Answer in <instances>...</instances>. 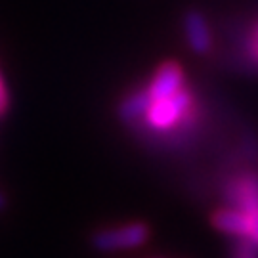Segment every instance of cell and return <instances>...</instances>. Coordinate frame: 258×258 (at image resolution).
Returning <instances> with one entry per match:
<instances>
[{
  "label": "cell",
  "mask_w": 258,
  "mask_h": 258,
  "mask_svg": "<svg viewBox=\"0 0 258 258\" xmlns=\"http://www.w3.org/2000/svg\"><path fill=\"white\" fill-rule=\"evenodd\" d=\"M149 239V228L144 222H130L119 228H107L92 235V247L100 252L134 249Z\"/></svg>",
  "instance_id": "7a4b0ae2"
},
{
  "label": "cell",
  "mask_w": 258,
  "mask_h": 258,
  "mask_svg": "<svg viewBox=\"0 0 258 258\" xmlns=\"http://www.w3.org/2000/svg\"><path fill=\"white\" fill-rule=\"evenodd\" d=\"M6 109H8V92H6L4 83H2V79H0V115Z\"/></svg>",
  "instance_id": "ba28073f"
},
{
  "label": "cell",
  "mask_w": 258,
  "mask_h": 258,
  "mask_svg": "<svg viewBox=\"0 0 258 258\" xmlns=\"http://www.w3.org/2000/svg\"><path fill=\"white\" fill-rule=\"evenodd\" d=\"M184 31L187 44L194 50L195 54H207L212 46L211 31H209V23L203 18V14L189 10L184 16Z\"/></svg>",
  "instance_id": "277c9868"
},
{
  "label": "cell",
  "mask_w": 258,
  "mask_h": 258,
  "mask_svg": "<svg viewBox=\"0 0 258 258\" xmlns=\"http://www.w3.org/2000/svg\"><path fill=\"white\" fill-rule=\"evenodd\" d=\"M184 88V71L176 61H166L155 71L149 86L146 88L151 96V100H165L174 96Z\"/></svg>",
  "instance_id": "3957f363"
},
{
  "label": "cell",
  "mask_w": 258,
  "mask_h": 258,
  "mask_svg": "<svg viewBox=\"0 0 258 258\" xmlns=\"http://www.w3.org/2000/svg\"><path fill=\"white\" fill-rule=\"evenodd\" d=\"M249 50H250V54L258 59V27L254 29V33H252V38H250V42H249Z\"/></svg>",
  "instance_id": "9c48e42d"
},
{
  "label": "cell",
  "mask_w": 258,
  "mask_h": 258,
  "mask_svg": "<svg viewBox=\"0 0 258 258\" xmlns=\"http://www.w3.org/2000/svg\"><path fill=\"white\" fill-rule=\"evenodd\" d=\"M151 103H153V100H151L148 90H136V92L126 96L119 103L117 113H119L120 120H124V122H136L138 119L146 117V113L151 107Z\"/></svg>",
  "instance_id": "8992f818"
},
{
  "label": "cell",
  "mask_w": 258,
  "mask_h": 258,
  "mask_svg": "<svg viewBox=\"0 0 258 258\" xmlns=\"http://www.w3.org/2000/svg\"><path fill=\"white\" fill-rule=\"evenodd\" d=\"M235 258H258V245L249 237H241V243L235 249Z\"/></svg>",
  "instance_id": "52a82bcc"
},
{
  "label": "cell",
  "mask_w": 258,
  "mask_h": 258,
  "mask_svg": "<svg viewBox=\"0 0 258 258\" xmlns=\"http://www.w3.org/2000/svg\"><path fill=\"white\" fill-rule=\"evenodd\" d=\"M4 207H6V199H4V195L0 194V211H2Z\"/></svg>",
  "instance_id": "30bf717a"
},
{
  "label": "cell",
  "mask_w": 258,
  "mask_h": 258,
  "mask_svg": "<svg viewBox=\"0 0 258 258\" xmlns=\"http://www.w3.org/2000/svg\"><path fill=\"white\" fill-rule=\"evenodd\" d=\"M191 113H194V98L185 88H182L170 98L157 100L151 103L144 119L153 130L166 132L178 126L180 122L187 120V117H191Z\"/></svg>",
  "instance_id": "6da1fadb"
},
{
  "label": "cell",
  "mask_w": 258,
  "mask_h": 258,
  "mask_svg": "<svg viewBox=\"0 0 258 258\" xmlns=\"http://www.w3.org/2000/svg\"><path fill=\"white\" fill-rule=\"evenodd\" d=\"M212 226L235 237H249V216L241 209H222L212 214Z\"/></svg>",
  "instance_id": "5b68a950"
}]
</instances>
